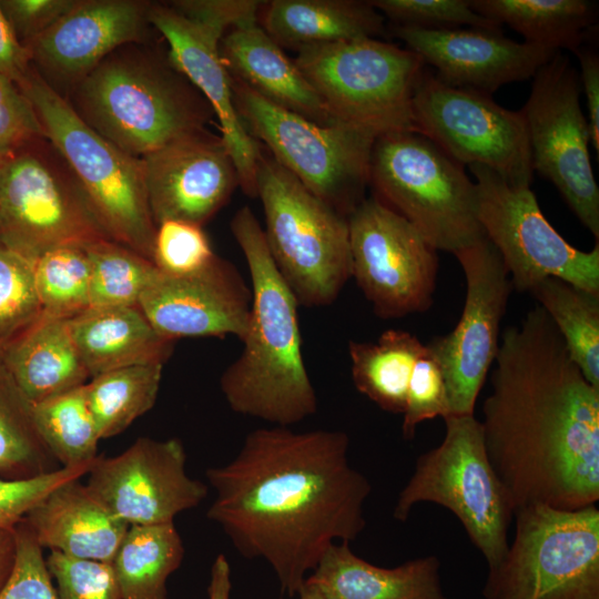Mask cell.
<instances>
[{"mask_svg":"<svg viewBox=\"0 0 599 599\" xmlns=\"http://www.w3.org/2000/svg\"><path fill=\"white\" fill-rule=\"evenodd\" d=\"M150 7L136 0H77L24 47L44 73L74 87L113 51L143 38Z\"/></svg>","mask_w":599,"mask_h":599,"instance_id":"obj_23","label":"cell"},{"mask_svg":"<svg viewBox=\"0 0 599 599\" xmlns=\"http://www.w3.org/2000/svg\"><path fill=\"white\" fill-rule=\"evenodd\" d=\"M425 344L412 333L387 329L375 342L348 343L352 380L379 408L403 414L409 379Z\"/></svg>","mask_w":599,"mask_h":599,"instance_id":"obj_31","label":"cell"},{"mask_svg":"<svg viewBox=\"0 0 599 599\" xmlns=\"http://www.w3.org/2000/svg\"><path fill=\"white\" fill-rule=\"evenodd\" d=\"M215 256L201 225L176 220L156 225L152 262L161 273L193 274L205 268Z\"/></svg>","mask_w":599,"mask_h":599,"instance_id":"obj_41","label":"cell"},{"mask_svg":"<svg viewBox=\"0 0 599 599\" xmlns=\"http://www.w3.org/2000/svg\"><path fill=\"white\" fill-rule=\"evenodd\" d=\"M395 37L425 64L436 69L443 82L491 94L510 82L536 74L558 51L516 42L481 29H422L395 26Z\"/></svg>","mask_w":599,"mask_h":599,"instance_id":"obj_22","label":"cell"},{"mask_svg":"<svg viewBox=\"0 0 599 599\" xmlns=\"http://www.w3.org/2000/svg\"><path fill=\"white\" fill-rule=\"evenodd\" d=\"M129 45V44H128ZM121 47L74 85L79 116L125 153L142 158L204 130L214 112L166 58Z\"/></svg>","mask_w":599,"mask_h":599,"instance_id":"obj_4","label":"cell"},{"mask_svg":"<svg viewBox=\"0 0 599 599\" xmlns=\"http://www.w3.org/2000/svg\"><path fill=\"white\" fill-rule=\"evenodd\" d=\"M444 420L443 441L418 457L393 516L405 521L413 507L423 501L447 508L491 569L508 549L514 508L488 459L480 422L474 415L448 416Z\"/></svg>","mask_w":599,"mask_h":599,"instance_id":"obj_9","label":"cell"},{"mask_svg":"<svg viewBox=\"0 0 599 599\" xmlns=\"http://www.w3.org/2000/svg\"><path fill=\"white\" fill-rule=\"evenodd\" d=\"M2 367L32 404L80 387L90 377L68 319L42 313L3 344Z\"/></svg>","mask_w":599,"mask_h":599,"instance_id":"obj_27","label":"cell"},{"mask_svg":"<svg viewBox=\"0 0 599 599\" xmlns=\"http://www.w3.org/2000/svg\"><path fill=\"white\" fill-rule=\"evenodd\" d=\"M80 479L53 489L24 520L42 548L111 564L130 525L110 512Z\"/></svg>","mask_w":599,"mask_h":599,"instance_id":"obj_24","label":"cell"},{"mask_svg":"<svg viewBox=\"0 0 599 599\" xmlns=\"http://www.w3.org/2000/svg\"><path fill=\"white\" fill-rule=\"evenodd\" d=\"M516 534L489 569L487 599H599V510L530 505L514 512Z\"/></svg>","mask_w":599,"mask_h":599,"instance_id":"obj_10","label":"cell"},{"mask_svg":"<svg viewBox=\"0 0 599 599\" xmlns=\"http://www.w3.org/2000/svg\"><path fill=\"white\" fill-rule=\"evenodd\" d=\"M68 323L91 378L126 366L164 365L173 352V341L160 335L138 306L89 307Z\"/></svg>","mask_w":599,"mask_h":599,"instance_id":"obj_28","label":"cell"},{"mask_svg":"<svg viewBox=\"0 0 599 599\" xmlns=\"http://www.w3.org/2000/svg\"><path fill=\"white\" fill-rule=\"evenodd\" d=\"M77 0H0V7L26 45L64 16Z\"/></svg>","mask_w":599,"mask_h":599,"instance_id":"obj_48","label":"cell"},{"mask_svg":"<svg viewBox=\"0 0 599 599\" xmlns=\"http://www.w3.org/2000/svg\"><path fill=\"white\" fill-rule=\"evenodd\" d=\"M174 525H130L111 562L122 599H167L166 581L184 558Z\"/></svg>","mask_w":599,"mask_h":599,"instance_id":"obj_32","label":"cell"},{"mask_svg":"<svg viewBox=\"0 0 599 599\" xmlns=\"http://www.w3.org/2000/svg\"><path fill=\"white\" fill-rule=\"evenodd\" d=\"M256 196L263 206L270 254L298 305L332 304L352 277L347 217L263 150Z\"/></svg>","mask_w":599,"mask_h":599,"instance_id":"obj_6","label":"cell"},{"mask_svg":"<svg viewBox=\"0 0 599 599\" xmlns=\"http://www.w3.org/2000/svg\"><path fill=\"white\" fill-rule=\"evenodd\" d=\"M478 195V219L499 253L512 288L529 292L547 277L599 293V244L585 252L547 221L530 186L512 185L483 165H469Z\"/></svg>","mask_w":599,"mask_h":599,"instance_id":"obj_14","label":"cell"},{"mask_svg":"<svg viewBox=\"0 0 599 599\" xmlns=\"http://www.w3.org/2000/svg\"><path fill=\"white\" fill-rule=\"evenodd\" d=\"M261 12L264 31L297 52L385 33L384 16L369 1L273 0L264 2Z\"/></svg>","mask_w":599,"mask_h":599,"instance_id":"obj_29","label":"cell"},{"mask_svg":"<svg viewBox=\"0 0 599 599\" xmlns=\"http://www.w3.org/2000/svg\"><path fill=\"white\" fill-rule=\"evenodd\" d=\"M231 588L230 564L223 554H219L211 566L209 599H230Z\"/></svg>","mask_w":599,"mask_h":599,"instance_id":"obj_51","label":"cell"},{"mask_svg":"<svg viewBox=\"0 0 599 599\" xmlns=\"http://www.w3.org/2000/svg\"><path fill=\"white\" fill-rule=\"evenodd\" d=\"M471 8L499 24L506 23L525 42L556 51H578L595 26L597 11L587 0H469Z\"/></svg>","mask_w":599,"mask_h":599,"instance_id":"obj_30","label":"cell"},{"mask_svg":"<svg viewBox=\"0 0 599 599\" xmlns=\"http://www.w3.org/2000/svg\"><path fill=\"white\" fill-rule=\"evenodd\" d=\"M93 463L60 467L29 479L0 478V530L13 529L53 489L69 480L87 476Z\"/></svg>","mask_w":599,"mask_h":599,"instance_id":"obj_45","label":"cell"},{"mask_svg":"<svg viewBox=\"0 0 599 599\" xmlns=\"http://www.w3.org/2000/svg\"><path fill=\"white\" fill-rule=\"evenodd\" d=\"M35 426L33 404L0 367V478L29 479L59 469Z\"/></svg>","mask_w":599,"mask_h":599,"instance_id":"obj_35","label":"cell"},{"mask_svg":"<svg viewBox=\"0 0 599 599\" xmlns=\"http://www.w3.org/2000/svg\"><path fill=\"white\" fill-rule=\"evenodd\" d=\"M84 246L91 268L90 307L138 306L160 272L153 262L106 237Z\"/></svg>","mask_w":599,"mask_h":599,"instance_id":"obj_37","label":"cell"},{"mask_svg":"<svg viewBox=\"0 0 599 599\" xmlns=\"http://www.w3.org/2000/svg\"><path fill=\"white\" fill-rule=\"evenodd\" d=\"M294 62L334 122L376 138L416 132L413 99L426 64L409 49L361 38L303 49Z\"/></svg>","mask_w":599,"mask_h":599,"instance_id":"obj_8","label":"cell"},{"mask_svg":"<svg viewBox=\"0 0 599 599\" xmlns=\"http://www.w3.org/2000/svg\"><path fill=\"white\" fill-rule=\"evenodd\" d=\"M59 599H122L111 564L51 550L45 558Z\"/></svg>","mask_w":599,"mask_h":599,"instance_id":"obj_44","label":"cell"},{"mask_svg":"<svg viewBox=\"0 0 599 599\" xmlns=\"http://www.w3.org/2000/svg\"><path fill=\"white\" fill-rule=\"evenodd\" d=\"M140 159L155 225L176 220L203 226L240 186L224 140L206 129L179 138Z\"/></svg>","mask_w":599,"mask_h":599,"instance_id":"obj_19","label":"cell"},{"mask_svg":"<svg viewBox=\"0 0 599 599\" xmlns=\"http://www.w3.org/2000/svg\"><path fill=\"white\" fill-rule=\"evenodd\" d=\"M30 69L29 51L17 38L0 7V74L18 83Z\"/></svg>","mask_w":599,"mask_h":599,"instance_id":"obj_50","label":"cell"},{"mask_svg":"<svg viewBox=\"0 0 599 599\" xmlns=\"http://www.w3.org/2000/svg\"><path fill=\"white\" fill-rule=\"evenodd\" d=\"M35 426L61 467L92 463L101 439L88 407L84 385L33 404Z\"/></svg>","mask_w":599,"mask_h":599,"instance_id":"obj_36","label":"cell"},{"mask_svg":"<svg viewBox=\"0 0 599 599\" xmlns=\"http://www.w3.org/2000/svg\"><path fill=\"white\" fill-rule=\"evenodd\" d=\"M45 142L0 161V241L32 264L54 247L106 237L71 170Z\"/></svg>","mask_w":599,"mask_h":599,"instance_id":"obj_12","label":"cell"},{"mask_svg":"<svg viewBox=\"0 0 599 599\" xmlns=\"http://www.w3.org/2000/svg\"><path fill=\"white\" fill-rule=\"evenodd\" d=\"M84 243L54 247L32 264L42 314L69 319L90 307L91 268Z\"/></svg>","mask_w":599,"mask_h":599,"instance_id":"obj_38","label":"cell"},{"mask_svg":"<svg viewBox=\"0 0 599 599\" xmlns=\"http://www.w3.org/2000/svg\"><path fill=\"white\" fill-rule=\"evenodd\" d=\"M45 138L35 110L12 79L0 74V161Z\"/></svg>","mask_w":599,"mask_h":599,"instance_id":"obj_46","label":"cell"},{"mask_svg":"<svg viewBox=\"0 0 599 599\" xmlns=\"http://www.w3.org/2000/svg\"><path fill=\"white\" fill-rule=\"evenodd\" d=\"M414 124L461 165H483L512 185L534 177L522 112L497 104L489 94L457 88L424 69L413 99Z\"/></svg>","mask_w":599,"mask_h":599,"instance_id":"obj_13","label":"cell"},{"mask_svg":"<svg viewBox=\"0 0 599 599\" xmlns=\"http://www.w3.org/2000/svg\"><path fill=\"white\" fill-rule=\"evenodd\" d=\"M529 293L561 335L572 362L599 388V293L547 277Z\"/></svg>","mask_w":599,"mask_h":599,"instance_id":"obj_33","label":"cell"},{"mask_svg":"<svg viewBox=\"0 0 599 599\" xmlns=\"http://www.w3.org/2000/svg\"><path fill=\"white\" fill-rule=\"evenodd\" d=\"M14 560V537L11 530H0V589L6 582Z\"/></svg>","mask_w":599,"mask_h":599,"instance_id":"obj_52","label":"cell"},{"mask_svg":"<svg viewBox=\"0 0 599 599\" xmlns=\"http://www.w3.org/2000/svg\"><path fill=\"white\" fill-rule=\"evenodd\" d=\"M483 405L484 444L514 512L599 499V388L572 362L542 307L507 327Z\"/></svg>","mask_w":599,"mask_h":599,"instance_id":"obj_2","label":"cell"},{"mask_svg":"<svg viewBox=\"0 0 599 599\" xmlns=\"http://www.w3.org/2000/svg\"><path fill=\"white\" fill-rule=\"evenodd\" d=\"M448 416L449 404L444 374L438 359L425 345L408 384L403 413V437L412 439L417 426L424 420Z\"/></svg>","mask_w":599,"mask_h":599,"instance_id":"obj_43","label":"cell"},{"mask_svg":"<svg viewBox=\"0 0 599 599\" xmlns=\"http://www.w3.org/2000/svg\"><path fill=\"white\" fill-rule=\"evenodd\" d=\"M163 364H142L102 373L84 384L88 407L101 439L125 430L155 404Z\"/></svg>","mask_w":599,"mask_h":599,"instance_id":"obj_34","label":"cell"},{"mask_svg":"<svg viewBox=\"0 0 599 599\" xmlns=\"http://www.w3.org/2000/svg\"><path fill=\"white\" fill-rule=\"evenodd\" d=\"M297 595L300 596V599H327L322 591L307 579L303 583Z\"/></svg>","mask_w":599,"mask_h":599,"instance_id":"obj_53","label":"cell"},{"mask_svg":"<svg viewBox=\"0 0 599 599\" xmlns=\"http://www.w3.org/2000/svg\"><path fill=\"white\" fill-rule=\"evenodd\" d=\"M352 277L385 319L427 311L438 273L435 250L405 217L374 196L348 215Z\"/></svg>","mask_w":599,"mask_h":599,"instance_id":"obj_16","label":"cell"},{"mask_svg":"<svg viewBox=\"0 0 599 599\" xmlns=\"http://www.w3.org/2000/svg\"><path fill=\"white\" fill-rule=\"evenodd\" d=\"M149 21L166 40L173 67L202 93L213 109L235 163L240 187L256 196L262 145L246 131L234 104L231 77L220 55L224 33L191 20L169 4H151Z\"/></svg>","mask_w":599,"mask_h":599,"instance_id":"obj_21","label":"cell"},{"mask_svg":"<svg viewBox=\"0 0 599 599\" xmlns=\"http://www.w3.org/2000/svg\"><path fill=\"white\" fill-rule=\"evenodd\" d=\"M436 556L406 561L394 568L367 562L334 542L307 576L327 599H445Z\"/></svg>","mask_w":599,"mask_h":599,"instance_id":"obj_26","label":"cell"},{"mask_svg":"<svg viewBox=\"0 0 599 599\" xmlns=\"http://www.w3.org/2000/svg\"><path fill=\"white\" fill-rule=\"evenodd\" d=\"M220 55L231 78L265 100L322 125L336 123L295 62L261 26L230 30L220 42Z\"/></svg>","mask_w":599,"mask_h":599,"instance_id":"obj_25","label":"cell"},{"mask_svg":"<svg viewBox=\"0 0 599 599\" xmlns=\"http://www.w3.org/2000/svg\"><path fill=\"white\" fill-rule=\"evenodd\" d=\"M348 448L342 430L263 427L246 435L232 460L205 471L215 491L207 518L244 558L271 566L281 599L298 593L332 544L365 529L372 486L351 465Z\"/></svg>","mask_w":599,"mask_h":599,"instance_id":"obj_1","label":"cell"},{"mask_svg":"<svg viewBox=\"0 0 599 599\" xmlns=\"http://www.w3.org/2000/svg\"><path fill=\"white\" fill-rule=\"evenodd\" d=\"M14 560L0 589V599H59L43 548L24 518L12 529Z\"/></svg>","mask_w":599,"mask_h":599,"instance_id":"obj_42","label":"cell"},{"mask_svg":"<svg viewBox=\"0 0 599 599\" xmlns=\"http://www.w3.org/2000/svg\"><path fill=\"white\" fill-rule=\"evenodd\" d=\"M230 229L248 267L252 303L243 349L222 373L220 388L234 413L290 427L318 409L302 353L300 305L248 205L234 214Z\"/></svg>","mask_w":599,"mask_h":599,"instance_id":"obj_3","label":"cell"},{"mask_svg":"<svg viewBox=\"0 0 599 599\" xmlns=\"http://www.w3.org/2000/svg\"><path fill=\"white\" fill-rule=\"evenodd\" d=\"M370 4L395 26L422 29H457L469 26L500 32L501 24L476 12L469 0H373Z\"/></svg>","mask_w":599,"mask_h":599,"instance_id":"obj_40","label":"cell"},{"mask_svg":"<svg viewBox=\"0 0 599 599\" xmlns=\"http://www.w3.org/2000/svg\"><path fill=\"white\" fill-rule=\"evenodd\" d=\"M18 85L33 105L45 138L71 170L105 236L152 261L156 225L141 159L90 128L37 70L31 68Z\"/></svg>","mask_w":599,"mask_h":599,"instance_id":"obj_5","label":"cell"},{"mask_svg":"<svg viewBox=\"0 0 599 599\" xmlns=\"http://www.w3.org/2000/svg\"><path fill=\"white\" fill-rule=\"evenodd\" d=\"M446 599V598H445Z\"/></svg>","mask_w":599,"mask_h":599,"instance_id":"obj_55","label":"cell"},{"mask_svg":"<svg viewBox=\"0 0 599 599\" xmlns=\"http://www.w3.org/2000/svg\"><path fill=\"white\" fill-rule=\"evenodd\" d=\"M185 465L180 439L140 437L118 456H98L85 485L128 525L169 524L207 495V485L191 478Z\"/></svg>","mask_w":599,"mask_h":599,"instance_id":"obj_18","label":"cell"},{"mask_svg":"<svg viewBox=\"0 0 599 599\" xmlns=\"http://www.w3.org/2000/svg\"><path fill=\"white\" fill-rule=\"evenodd\" d=\"M465 274L466 298L455 328L432 339L448 395L449 416L474 415L499 348V327L512 290L509 273L485 236L454 254Z\"/></svg>","mask_w":599,"mask_h":599,"instance_id":"obj_17","label":"cell"},{"mask_svg":"<svg viewBox=\"0 0 599 599\" xmlns=\"http://www.w3.org/2000/svg\"><path fill=\"white\" fill-rule=\"evenodd\" d=\"M3 343L0 342V367L2 366Z\"/></svg>","mask_w":599,"mask_h":599,"instance_id":"obj_54","label":"cell"},{"mask_svg":"<svg viewBox=\"0 0 599 599\" xmlns=\"http://www.w3.org/2000/svg\"><path fill=\"white\" fill-rule=\"evenodd\" d=\"M524 114L534 172L548 179L598 242L599 187L589 156L580 80L559 51L532 77Z\"/></svg>","mask_w":599,"mask_h":599,"instance_id":"obj_15","label":"cell"},{"mask_svg":"<svg viewBox=\"0 0 599 599\" xmlns=\"http://www.w3.org/2000/svg\"><path fill=\"white\" fill-rule=\"evenodd\" d=\"M263 4L257 0H177L169 6L184 17L225 34L229 29L258 24Z\"/></svg>","mask_w":599,"mask_h":599,"instance_id":"obj_47","label":"cell"},{"mask_svg":"<svg viewBox=\"0 0 599 599\" xmlns=\"http://www.w3.org/2000/svg\"><path fill=\"white\" fill-rule=\"evenodd\" d=\"M252 292L242 275L219 256L189 275L159 272L138 307L163 337L243 338L248 324Z\"/></svg>","mask_w":599,"mask_h":599,"instance_id":"obj_20","label":"cell"},{"mask_svg":"<svg viewBox=\"0 0 599 599\" xmlns=\"http://www.w3.org/2000/svg\"><path fill=\"white\" fill-rule=\"evenodd\" d=\"M368 185L437 251L455 254L485 237L475 182L464 165L417 132L375 139Z\"/></svg>","mask_w":599,"mask_h":599,"instance_id":"obj_7","label":"cell"},{"mask_svg":"<svg viewBox=\"0 0 599 599\" xmlns=\"http://www.w3.org/2000/svg\"><path fill=\"white\" fill-rule=\"evenodd\" d=\"M246 131L309 192L348 217L365 199L376 136L357 128L322 125L285 110L231 78Z\"/></svg>","mask_w":599,"mask_h":599,"instance_id":"obj_11","label":"cell"},{"mask_svg":"<svg viewBox=\"0 0 599 599\" xmlns=\"http://www.w3.org/2000/svg\"><path fill=\"white\" fill-rule=\"evenodd\" d=\"M575 54L579 59V80L587 99L590 143L599 153V57L593 49L583 45Z\"/></svg>","mask_w":599,"mask_h":599,"instance_id":"obj_49","label":"cell"},{"mask_svg":"<svg viewBox=\"0 0 599 599\" xmlns=\"http://www.w3.org/2000/svg\"><path fill=\"white\" fill-rule=\"evenodd\" d=\"M41 313L32 263L0 241V342L11 339Z\"/></svg>","mask_w":599,"mask_h":599,"instance_id":"obj_39","label":"cell"}]
</instances>
